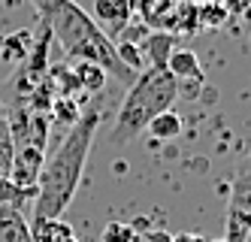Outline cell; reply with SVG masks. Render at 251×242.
<instances>
[{"label":"cell","instance_id":"3","mask_svg":"<svg viewBox=\"0 0 251 242\" xmlns=\"http://www.w3.org/2000/svg\"><path fill=\"white\" fill-rule=\"evenodd\" d=\"M176 100H178V82L167 70L146 67L121 100L115 127H112V142L124 145V142L136 139L149 127V121L160 112H167V109H173Z\"/></svg>","mask_w":251,"mask_h":242},{"label":"cell","instance_id":"17","mask_svg":"<svg viewBox=\"0 0 251 242\" xmlns=\"http://www.w3.org/2000/svg\"><path fill=\"white\" fill-rule=\"evenodd\" d=\"M173 242H206V236H200V233H178V236H173Z\"/></svg>","mask_w":251,"mask_h":242},{"label":"cell","instance_id":"10","mask_svg":"<svg viewBox=\"0 0 251 242\" xmlns=\"http://www.w3.org/2000/svg\"><path fill=\"white\" fill-rule=\"evenodd\" d=\"M167 73H170L178 85L188 82V79H194V82L203 79L200 61H197V54H194L191 49H176V52L170 54V61H167Z\"/></svg>","mask_w":251,"mask_h":242},{"label":"cell","instance_id":"16","mask_svg":"<svg viewBox=\"0 0 251 242\" xmlns=\"http://www.w3.org/2000/svg\"><path fill=\"white\" fill-rule=\"evenodd\" d=\"M142 242H173V233H167V230H149L146 236H142Z\"/></svg>","mask_w":251,"mask_h":242},{"label":"cell","instance_id":"14","mask_svg":"<svg viewBox=\"0 0 251 242\" xmlns=\"http://www.w3.org/2000/svg\"><path fill=\"white\" fill-rule=\"evenodd\" d=\"M182 118H178L173 109H167V112H160V115H154L151 121H149V134L154 136V139H176L178 134H182Z\"/></svg>","mask_w":251,"mask_h":242},{"label":"cell","instance_id":"11","mask_svg":"<svg viewBox=\"0 0 251 242\" xmlns=\"http://www.w3.org/2000/svg\"><path fill=\"white\" fill-rule=\"evenodd\" d=\"M73 79H76V88L82 91V94H100V91L106 88V82H109V76H106V70L91 64V61H73Z\"/></svg>","mask_w":251,"mask_h":242},{"label":"cell","instance_id":"7","mask_svg":"<svg viewBox=\"0 0 251 242\" xmlns=\"http://www.w3.org/2000/svg\"><path fill=\"white\" fill-rule=\"evenodd\" d=\"M91 18L106 36H112V33L127 30L130 18H133V6H130V0H94Z\"/></svg>","mask_w":251,"mask_h":242},{"label":"cell","instance_id":"1","mask_svg":"<svg viewBox=\"0 0 251 242\" xmlns=\"http://www.w3.org/2000/svg\"><path fill=\"white\" fill-rule=\"evenodd\" d=\"M97 127H100V112L97 109L82 112L73 127H67L61 145L49 155V161L40 170L37 197H33V221L30 224L46 221V218H61L70 209V203H73V197L79 191L85 163H88V158H91Z\"/></svg>","mask_w":251,"mask_h":242},{"label":"cell","instance_id":"4","mask_svg":"<svg viewBox=\"0 0 251 242\" xmlns=\"http://www.w3.org/2000/svg\"><path fill=\"white\" fill-rule=\"evenodd\" d=\"M251 239V152L236 163L224 218V242H248Z\"/></svg>","mask_w":251,"mask_h":242},{"label":"cell","instance_id":"12","mask_svg":"<svg viewBox=\"0 0 251 242\" xmlns=\"http://www.w3.org/2000/svg\"><path fill=\"white\" fill-rule=\"evenodd\" d=\"M30 233H33V242H79L73 233V224L67 218L37 221V224H30Z\"/></svg>","mask_w":251,"mask_h":242},{"label":"cell","instance_id":"13","mask_svg":"<svg viewBox=\"0 0 251 242\" xmlns=\"http://www.w3.org/2000/svg\"><path fill=\"white\" fill-rule=\"evenodd\" d=\"M82 115V106L76 103V97H61L55 94V100L49 103V124H61V127H73Z\"/></svg>","mask_w":251,"mask_h":242},{"label":"cell","instance_id":"5","mask_svg":"<svg viewBox=\"0 0 251 242\" xmlns=\"http://www.w3.org/2000/svg\"><path fill=\"white\" fill-rule=\"evenodd\" d=\"M43 163H46V148H37V145H15L12 166H9V182H12L19 191H27V194L37 197V179H40Z\"/></svg>","mask_w":251,"mask_h":242},{"label":"cell","instance_id":"6","mask_svg":"<svg viewBox=\"0 0 251 242\" xmlns=\"http://www.w3.org/2000/svg\"><path fill=\"white\" fill-rule=\"evenodd\" d=\"M12 155H15V142H12V130H9V118L0 109V203H12L22 209L25 200H33V194L19 191L9 182V166H12Z\"/></svg>","mask_w":251,"mask_h":242},{"label":"cell","instance_id":"15","mask_svg":"<svg viewBox=\"0 0 251 242\" xmlns=\"http://www.w3.org/2000/svg\"><path fill=\"white\" fill-rule=\"evenodd\" d=\"M100 242H139V233H136L133 224H127V221H109V224L103 227Z\"/></svg>","mask_w":251,"mask_h":242},{"label":"cell","instance_id":"2","mask_svg":"<svg viewBox=\"0 0 251 242\" xmlns=\"http://www.w3.org/2000/svg\"><path fill=\"white\" fill-rule=\"evenodd\" d=\"M30 3L40 12L46 30L61 43L70 61H91L106 70V76H115L124 88L133 85L139 73L127 70L118 61L112 36H106L76 0H30Z\"/></svg>","mask_w":251,"mask_h":242},{"label":"cell","instance_id":"8","mask_svg":"<svg viewBox=\"0 0 251 242\" xmlns=\"http://www.w3.org/2000/svg\"><path fill=\"white\" fill-rule=\"evenodd\" d=\"M0 242H33L30 221L12 203H0Z\"/></svg>","mask_w":251,"mask_h":242},{"label":"cell","instance_id":"9","mask_svg":"<svg viewBox=\"0 0 251 242\" xmlns=\"http://www.w3.org/2000/svg\"><path fill=\"white\" fill-rule=\"evenodd\" d=\"M142 61H146L149 67H154V70H167V61H170V54L178 49V43H176V36L170 33V30H151L149 36H146V43H142Z\"/></svg>","mask_w":251,"mask_h":242}]
</instances>
